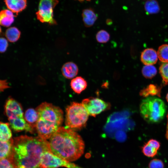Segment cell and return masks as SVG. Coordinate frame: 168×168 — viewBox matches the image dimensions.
Wrapping results in <instances>:
<instances>
[{
  "mask_svg": "<svg viewBox=\"0 0 168 168\" xmlns=\"http://www.w3.org/2000/svg\"><path fill=\"white\" fill-rule=\"evenodd\" d=\"M161 89V87L151 84L141 90L140 95L146 98L155 96L160 97Z\"/></svg>",
  "mask_w": 168,
  "mask_h": 168,
  "instance_id": "cell-18",
  "label": "cell"
},
{
  "mask_svg": "<svg viewBox=\"0 0 168 168\" xmlns=\"http://www.w3.org/2000/svg\"><path fill=\"white\" fill-rule=\"evenodd\" d=\"M142 73L146 78L151 79L156 75L157 70L153 65H145L142 68Z\"/></svg>",
  "mask_w": 168,
  "mask_h": 168,
  "instance_id": "cell-24",
  "label": "cell"
},
{
  "mask_svg": "<svg viewBox=\"0 0 168 168\" xmlns=\"http://www.w3.org/2000/svg\"><path fill=\"white\" fill-rule=\"evenodd\" d=\"M157 53L154 49L148 48L142 53L141 59L145 65H152L155 64L158 59Z\"/></svg>",
  "mask_w": 168,
  "mask_h": 168,
  "instance_id": "cell-11",
  "label": "cell"
},
{
  "mask_svg": "<svg viewBox=\"0 0 168 168\" xmlns=\"http://www.w3.org/2000/svg\"><path fill=\"white\" fill-rule=\"evenodd\" d=\"M49 142L53 153L69 162L77 160L84 152L85 145L82 137L66 127L61 126Z\"/></svg>",
  "mask_w": 168,
  "mask_h": 168,
  "instance_id": "cell-2",
  "label": "cell"
},
{
  "mask_svg": "<svg viewBox=\"0 0 168 168\" xmlns=\"http://www.w3.org/2000/svg\"><path fill=\"white\" fill-rule=\"evenodd\" d=\"M11 128L14 131L20 132L24 130L32 133L34 129L26 121L24 117L9 120Z\"/></svg>",
  "mask_w": 168,
  "mask_h": 168,
  "instance_id": "cell-10",
  "label": "cell"
},
{
  "mask_svg": "<svg viewBox=\"0 0 168 168\" xmlns=\"http://www.w3.org/2000/svg\"><path fill=\"white\" fill-rule=\"evenodd\" d=\"M157 150L152 147L147 143H145L142 147V152L145 156L152 157L157 154Z\"/></svg>",
  "mask_w": 168,
  "mask_h": 168,
  "instance_id": "cell-27",
  "label": "cell"
},
{
  "mask_svg": "<svg viewBox=\"0 0 168 168\" xmlns=\"http://www.w3.org/2000/svg\"><path fill=\"white\" fill-rule=\"evenodd\" d=\"M15 16L14 13L9 9L1 10L0 13V23L1 26L7 27L13 22Z\"/></svg>",
  "mask_w": 168,
  "mask_h": 168,
  "instance_id": "cell-17",
  "label": "cell"
},
{
  "mask_svg": "<svg viewBox=\"0 0 168 168\" xmlns=\"http://www.w3.org/2000/svg\"><path fill=\"white\" fill-rule=\"evenodd\" d=\"M8 45L7 40L3 37L0 38V51L1 53L5 52Z\"/></svg>",
  "mask_w": 168,
  "mask_h": 168,
  "instance_id": "cell-30",
  "label": "cell"
},
{
  "mask_svg": "<svg viewBox=\"0 0 168 168\" xmlns=\"http://www.w3.org/2000/svg\"><path fill=\"white\" fill-rule=\"evenodd\" d=\"M147 143L152 147L157 150L160 147V143L159 142L154 139H150L147 142Z\"/></svg>",
  "mask_w": 168,
  "mask_h": 168,
  "instance_id": "cell-31",
  "label": "cell"
},
{
  "mask_svg": "<svg viewBox=\"0 0 168 168\" xmlns=\"http://www.w3.org/2000/svg\"><path fill=\"white\" fill-rule=\"evenodd\" d=\"M159 60L163 63L168 62V44H164L160 46L157 51Z\"/></svg>",
  "mask_w": 168,
  "mask_h": 168,
  "instance_id": "cell-23",
  "label": "cell"
},
{
  "mask_svg": "<svg viewBox=\"0 0 168 168\" xmlns=\"http://www.w3.org/2000/svg\"><path fill=\"white\" fill-rule=\"evenodd\" d=\"M96 37L98 42L100 43H105L109 40L110 35L106 30H102L97 32Z\"/></svg>",
  "mask_w": 168,
  "mask_h": 168,
  "instance_id": "cell-26",
  "label": "cell"
},
{
  "mask_svg": "<svg viewBox=\"0 0 168 168\" xmlns=\"http://www.w3.org/2000/svg\"><path fill=\"white\" fill-rule=\"evenodd\" d=\"M164 163L161 160L154 159L150 162L148 167L149 168H164Z\"/></svg>",
  "mask_w": 168,
  "mask_h": 168,
  "instance_id": "cell-29",
  "label": "cell"
},
{
  "mask_svg": "<svg viewBox=\"0 0 168 168\" xmlns=\"http://www.w3.org/2000/svg\"><path fill=\"white\" fill-rule=\"evenodd\" d=\"M166 100L168 102V93L166 95Z\"/></svg>",
  "mask_w": 168,
  "mask_h": 168,
  "instance_id": "cell-37",
  "label": "cell"
},
{
  "mask_svg": "<svg viewBox=\"0 0 168 168\" xmlns=\"http://www.w3.org/2000/svg\"><path fill=\"white\" fill-rule=\"evenodd\" d=\"M82 104L89 115L95 117L102 112L110 108V104L102 100L94 97H90L83 100Z\"/></svg>",
  "mask_w": 168,
  "mask_h": 168,
  "instance_id": "cell-8",
  "label": "cell"
},
{
  "mask_svg": "<svg viewBox=\"0 0 168 168\" xmlns=\"http://www.w3.org/2000/svg\"><path fill=\"white\" fill-rule=\"evenodd\" d=\"M41 163L43 168H58L60 167L67 168H82L55 155L50 151L43 153L41 158Z\"/></svg>",
  "mask_w": 168,
  "mask_h": 168,
  "instance_id": "cell-7",
  "label": "cell"
},
{
  "mask_svg": "<svg viewBox=\"0 0 168 168\" xmlns=\"http://www.w3.org/2000/svg\"><path fill=\"white\" fill-rule=\"evenodd\" d=\"M0 168H17L18 167L12 157L0 159Z\"/></svg>",
  "mask_w": 168,
  "mask_h": 168,
  "instance_id": "cell-28",
  "label": "cell"
},
{
  "mask_svg": "<svg viewBox=\"0 0 168 168\" xmlns=\"http://www.w3.org/2000/svg\"><path fill=\"white\" fill-rule=\"evenodd\" d=\"M66 111V127L74 130L85 126L89 114L82 103L73 102L67 107Z\"/></svg>",
  "mask_w": 168,
  "mask_h": 168,
  "instance_id": "cell-5",
  "label": "cell"
},
{
  "mask_svg": "<svg viewBox=\"0 0 168 168\" xmlns=\"http://www.w3.org/2000/svg\"><path fill=\"white\" fill-rule=\"evenodd\" d=\"M8 83L5 80L0 81V90L2 91L5 89L9 87Z\"/></svg>",
  "mask_w": 168,
  "mask_h": 168,
  "instance_id": "cell-32",
  "label": "cell"
},
{
  "mask_svg": "<svg viewBox=\"0 0 168 168\" xmlns=\"http://www.w3.org/2000/svg\"><path fill=\"white\" fill-rule=\"evenodd\" d=\"M17 168H26L24 166H18Z\"/></svg>",
  "mask_w": 168,
  "mask_h": 168,
  "instance_id": "cell-35",
  "label": "cell"
},
{
  "mask_svg": "<svg viewBox=\"0 0 168 168\" xmlns=\"http://www.w3.org/2000/svg\"><path fill=\"white\" fill-rule=\"evenodd\" d=\"M61 71L63 75L66 78L71 79L77 74L78 68L75 63L69 62L63 64L61 68Z\"/></svg>",
  "mask_w": 168,
  "mask_h": 168,
  "instance_id": "cell-13",
  "label": "cell"
},
{
  "mask_svg": "<svg viewBox=\"0 0 168 168\" xmlns=\"http://www.w3.org/2000/svg\"><path fill=\"white\" fill-rule=\"evenodd\" d=\"M49 151L50 149L46 140L39 136L22 135L14 139L12 157L17 166L43 168L41 163L42 156L44 152Z\"/></svg>",
  "mask_w": 168,
  "mask_h": 168,
  "instance_id": "cell-1",
  "label": "cell"
},
{
  "mask_svg": "<svg viewBox=\"0 0 168 168\" xmlns=\"http://www.w3.org/2000/svg\"><path fill=\"white\" fill-rule=\"evenodd\" d=\"M24 118L32 128H36L38 119V114L36 110L33 108L28 109L25 112Z\"/></svg>",
  "mask_w": 168,
  "mask_h": 168,
  "instance_id": "cell-19",
  "label": "cell"
},
{
  "mask_svg": "<svg viewBox=\"0 0 168 168\" xmlns=\"http://www.w3.org/2000/svg\"></svg>",
  "mask_w": 168,
  "mask_h": 168,
  "instance_id": "cell-38",
  "label": "cell"
},
{
  "mask_svg": "<svg viewBox=\"0 0 168 168\" xmlns=\"http://www.w3.org/2000/svg\"><path fill=\"white\" fill-rule=\"evenodd\" d=\"M8 123L0 122V139L1 141H6L12 138V133Z\"/></svg>",
  "mask_w": 168,
  "mask_h": 168,
  "instance_id": "cell-20",
  "label": "cell"
},
{
  "mask_svg": "<svg viewBox=\"0 0 168 168\" xmlns=\"http://www.w3.org/2000/svg\"><path fill=\"white\" fill-rule=\"evenodd\" d=\"M4 1L8 9L16 15L27 7V0H4Z\"/></svg>",
  "mask_w": 168,
  "mask_h": 168,
  "instance_id": "cell-12",
  "label": "cell"
},
{
  "mask_svg": "<svg viewBox=\"0 0 168 168\" xmlns=\"http://www.w3.org/2000/svg\"><path fill=\"white\" fill-rule=\"evenodd\" d=\"M38 119L36 129L40 138L49 139L61 127L63 120V112L59 107L44 102L36 109Z\"/></svg>",
  "mask_w": 168,
  "mask_h": 168,
  "instance_id": "cell-3",
  "label": "cell"
},
{
  "mask_svg": "<svg viewBox=\"0 0 168 168\" xmlns=\"http://www.w3.org/2000/svg\"><path fill=\"white\" fill-rule=\"evenodd\" d=\"M14 139L12 138L6 141H0V159L9 157L12 156Z\"/></svg>",
  "mask_w": 168,
  "mask_h": 168,
  "instance_id": "cell-15",
  "label": "cell"
},
{
  "mask_svg": "<svg viewBox=\"0 0 168 168\" xmlns=\"http://www.w3.org/2000/svg\"><path fill=\"white\" fill-rule=\"evenodd\" d=\"M159 72L162 79L164 85L168 84V62L163 63L159 68Z\"/></svg>",
  "mask_w": 168,
  "mask_h": 168,
  "instance_id": "cell-25",
  "label": "cell"
},
{
  "mask_svg": "<svg viewBox=\"0 0 168 168\" xmlns=\"http://www.w3.org/2000/svg\"><path fill=\"white\" fill-rule=\"evenodd\" d=\"M76 0L78 1L79 2H83L84 1H90L91 0Z\"/></svg>",
  "mask_w": 168,
  "mask_h": 168,
  "instance_id": "cell-36",
  "label": "cell"
},
{
  "mask_svg": "<svg viewBox=\"0 0 168 168\" xmlns=\"http://www.w3.org/2000/svg\"><path fill=\"white\" fill-rule=\"evenodd\" d=\"M82 17L85 26L87 27L92 26L97 19V15L91 8L84 9L82 12Z\"/></svg>",
  "mask_w": 168,
  "mask_h": 168,
  "instance_id": "cell-14",
  "label": "cell"
},
{
  "mask_svg": "<svg viewBox=\"0 0 168 168\" xmlns=\"http://www.w3.org/2000/svg\"><path fill=\"white\" fill-rule=\"evenodd\" d=\"M58 0H40L36 15L38 20L42 23L57 24L53 17L54 9L58 4Z\"/></svg>",
  "mask_w": 168,
  "mask_h": 168,
  "instance_id": "cell-6",
  "label": "cell"
},
{
  "mask_svg": "<svg viewBox=\"0 0 168 168\" xmlns=\"http://www.w3.org/2000/svg\"><path fill=\"white\" fill-rule=\"evenodd\" d=\"M106 22L107 24L108 25H110V24H111L112 23V21L110 19H107V21H106Z\"/></svg>",
  "mask_w": 168,
  "mask_h": 168,
  "instance_id": "cell-34",
  "label": "cell"
},
{
  "mask_svg": "<svg viewBox=\"0 0 168 168\" xmlns=\"http://www.w3.org/2000/svg\"><path fill=\"white\" fill-rule=\"evenodd\" d=\"M5 110L9 120L24 117L21 105L12 98L8 99L6 103Z\"/></svg>",
  "mask_w": 168,
  "mask_h": 168,
  "instance_id": "cell-9",
  "label": "cell"
},
{
  "mask_svg": "<svg viewBox=\"0 0 168 168\" xmlns=\"http://www.w3.org/2000/svg\"><path fill=\"white\" fill-rule=\"evenodd\" d=\"M21 32L19 30L15 27L7 29L5 32V36L8 41L11 42L17 41L19 38Z\"/></svg>",
  "mask_w": 168,
  "mask_h": 168,
  "instance_id": "cell-22",
  "label": "cell"
},
{
  "mask_svg": "<svg viewBox=\"0 0 168 168\" xmlns=\"http://www.w3.org/2000/svg\"><path fill=\"white\" fill-rule=\"evenodd\" d=\"M166 111L164 102L155 97H148L143 99L140 106L141 114L149 123H157L163 119Z\"/></svg>",
  "mask_w": 168,
  "mask_h": 168,
  "instance_id": "cell-4",
  "label": "cell"
},
{
  "mask_svg": "<svg viewBox=\"0 0 168 168\" xmlns=\"http://www.w3.org/2000/svg\"><path fill=\"white\" fill-rule=\"evenodd\" d=\"M144 10L149 14H154L158 13L160 7L157 1L156 0H147L144 5Z\"/></svg>",
  "mask_w": 168,
  "mask_h": 168,
  "instance_id": "cell-21",
  "label": "cell"
},
{
  "mask_svg": "<svg viewBox=\"0 0 168 168\" xmlns=\"http://www.w3.org/2000/svg\"><path fill=\"white\" fill-rule=\"evenodd\" d=\"M167 124L166 133V138L168 140V112L167 113Z\"/></svg>",
  "mask_w": 168,
  "mask_h": 168,
  "instance_id": "cell-33",
  "label": "cell"
},
{
  "mask_svg": "<svg viewBox=\"0 0 168 168\" xmlns=\"http://www.w3.org/2000/svg\"><path fill=\"white\" fill-rule=\"evenodd\" d=\"M70 85L72 90L76 93L79 94L87 86L86 81L81 77H77L71 81Z\"/></svg>",
  "mask_w": 168,
  "mask_h": 168,
  "instance_id": "cell-16",
  "label": "cell"
}]
</instances>
